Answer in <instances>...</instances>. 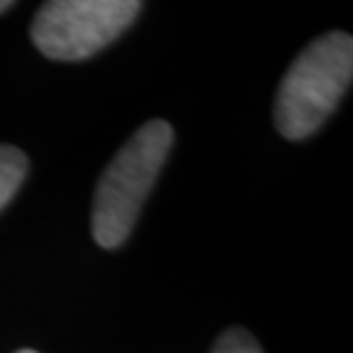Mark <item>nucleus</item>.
<instances>
[{
  "mask_svg": "<svg viewBox=\"0 0 353 353\" xmlns=\"http://www.w3.org/2000/svg\"><path fill=\"white\" fill-rule=\"evenodd\" d=\"M211 353H262L257 340L243 328H230L218 337Z\"/></svg>",
  "mask_w": 353,
  "mask_h": 353,
  "instance_id": "obj_5",
  "label": "nucleus"
},
{
  "mask_svg": "<svg viewBox=\"0 0 353 353\" xmlns=\"http://www.w3.org/2000/svg\"><path fill=\"white\" fill-rule=\"evenodd\" d=\"M140 10L138 0H51L32 19L30 37L51 60H85L115 41Z\"/></svg>",
  "mask_w": 353,
  "mask_h": 353,
  "instance_id": "obj_3",
  "label": "nucleus"
},
{
  "mask_svg": "<svg viewBox=\"0 0 353 353\" xmlns=\"http://www.w3.org/2000/svg\"><path fill=\"white\" fill-rule=\"evenodd\" d=\"M172 143V126L165 119H152L133 133L103 170L92 207V234L101 248H117L131 234Z\"/></svg>",
  "mask_w": 353,
  "mask_h": 353,
  "instance_id": "obj_1",
  "label": "nucleus"
},
{
  "mask_svg": "<svg viewBox=\"0 0 353 353\" xmlns=\"http://www.w3.org/2000/svg\"><path fill=\"white\" fill-rule=\"evenodd\" d=\"M10 7H12L10 0H0V14H5L7 10H10Z\"/></svg>",
  "mask_w": 353,
  "mask_h": 353,
  "instance_id": "obj_6",
  "label": "nucleus"
},
{
  "mask_svg": "<svg viewBox=\"0 0 353 353\" xmlns=\"http://www.w3.org/2000/svg\"><path fill=\"white\" fill-rule=\"evenodd\" d=\"M28 172V157L12 145H0V209L12 200Z\"/></svg>",
  "mask_w": 353,
  "mask_h": 353,
  "instance_id": "obj_4",
  "label": "nucleus"
},
{
  "mask_svg": "<svg viewBox=\"0 0 353 353\" xmlns=\"http://www.w3.org/2000/svg\"><path fill=\"white\" fill-rule=\"evenodd\" d=\"M19 353H37V351H19Z\"/></svg>",
  "mask_w": 353,
  "mask_h": 353,
  "instance_id": "obj_7",
  "label": "nucleus"
},
{
  "mask_svg": "<svg viewBox=\"0 0 353 353\" xmlns=\"http://www.w3.org/2000/svg\"><path fill=\"white\" fill-rule=\"evenodd\" d=\"M353 79V39L328 32L314 39L280 83L275 126L289 140H303L319 129L347 94Z\"/></svg>",
  "mask_w": 353,
  "mask_h": 353,
  "instance_id": "obj_2",
  "label": "nucleus"
}]
</instances>
